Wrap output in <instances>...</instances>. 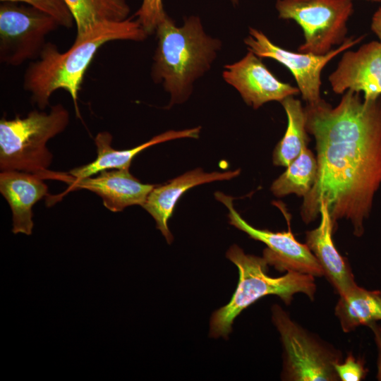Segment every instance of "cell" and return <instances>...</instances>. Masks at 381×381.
Returning a JSON list of instances; mask_svg holds the SVG:
<instances>
[{"instance_id":"cell-18","label":"cell","mask_w":381,"mask_h":381,"mask_svg":"<svg viewBox=\"0 0 381 381\" xmlns=\"http://www.w3.org/2000/svg\"><path fill=\"white\" fill-rule=\"evenodd\" d=\"M343 332L381 320V291H369L358 285L339 296L334 309Z\"/></svg>"},{"instance_id":"cell-14","label":"cell","mask_w":381,"mask_h":381,"mask_svg":"<svg viewBox=\"0 0 381 381\" xmlns=\"http://www.w3.org/2000/svg\"><path fill=\"white\" fill-rule=\"evenodd\" d=\"M241 170L225 172H204L200 168L189 171L162 186H155L142 206L155 219L158 229L167 241L171 243L168 221L179 198L189 189L216 181L230 180L239 175Z\"/></svg>"},{"instance_id":"cell-25","label":"cell","mask_w":381,"mask_h":381,"mask_svg":"<svg viewBox=\"0 0 381 381\" xmlns=\"http://www.w3.org/2000/svg\"><path fill=\"white\" fill-rule=\"evenodd\" d=\"M374 335V340L377 350V375L378 380L381 381V326L374 322L368 326Z\"/></svg>"},{"instance_id":"cell-3","label":"cell","mask_w":381,"mask_h":381,"mask_svg":"<svg viewBox=\"0 0 381 381\" xmlns=\"http://www.w3.org/2000/svg\"><path fill=\"white\" fill-rule=\"evenodd\" d=\"M155 32L151 75L170 94L171 106L188 97L193 82L210 69L221 43L205 33L197 16L188 17L178 27L167 15Z\"/></svg>"},{"instance_id":"cell-21","label":"cell","mask_w":381,"mask_h":381,"mask_svg":"<svg viewBox=\"0 0 381 381\" xmlns=\"http://www.w3.org/2000/svg\"><path fill=\"white\" fill-rule=\"evenodd\" d=\"M316 157L308 147L292 161L270 187L276 197H284L294 193L304 198L312 189L317 176Z\"/></svg>"},{"instance_id":"cell-19","label":"cell","mask_w":381,"mask_h":381,"mask_svg":"<svg viewBox=\"0 0 381 381\" xmlns=\"http://www.w3.org/2000/svg\"><path fill=\"white\" fill-rule=\"evenodd\" d=\"M287 116L285 133L277 144L272 155L273 164L287 167L308 147L309 138L306 128L304 107L299 99L289 96L281 102Z\"/></svg>"},{"instance_id":"cell-20","label":"cell","mask_w":381,"mask_h":381,"mask_svg":"<svg viewBox=\"0 0 381 381\" xmlns=\"http://www.w3.org/2000/svg\"><path fill=\"white\" fill-rule=\"evenodd\" d=\"M75 25L76 36L80 37L98 23L122 21L128 18L130 6L126 0H64Z\"/></svg>"},{"instance_id":"cell-8","label":"cell","mask_w":381,"mask_h":381,"mask_svg":"<svg viewBox=\"0 0 381 381\" xmlns=\"http://www.w3.org/2000/svg\"><path fill=\"white\" fill-rule=\"evenodd\" d=\"M60 27L52 16L29 5L1 1L0 61L18 66L36 60L45 47L46 37Z\"/></svg>"},{"instance_id":"cell-4","label":"cell","mask_w":381,"mask_h":381,"mask_svg":"<svg viewBox=\"0 0 381 381\" xmlns=\"http://www.w3.org/2000/svg\"><path fill=\"white\" fill-rule=\"evenodd\" d=\"M226 257L238 267L239 280L230 302L212 315L210 330L212 337H227L234 319L265 296H278L286 305H290L294 296L299 293L312 301L315 298L317 286L311 274L290 270L281 277H270L267 274L268 263L263 257L246 254L236 245L230 247Z\"/></svg>"},{"instance_id":"cell-26","label":"cell","mask_w":381,"mask_h":381,"mask_svg":"<svg viewBox=\"0 0 381 381\" xmlns=\"http://www.w3.org/2000/svg\"><path fill=\"white\" fill-rule=\"evenodd\" d=\"M370 28L381 42V7L373 14Z\"/></svg>"},{"instance_id":"cell-27","label":"cell","mask_w":381,"mask_h":381,"mask_svg":"<svg viewBox=\"0 0 381 381\" xmlns=\"http://www.w3.org/2000/svg\"><path fill=\"white\" fill-rule=\"evenodd\" d=\"M232 1V3L236 5L238 4V0H231Z\"/></svg>"},{"instance_id":"cell-9","label":"cell","mask_w":381,"mask_h":381,"mask_svg":"<svg viewBox=\"0 0 381 381\" xmlns=\"http://www.w3.org/2000/svg\"><path fill=\"white\" fill-rule=\"evenodd\" d=\"M350 37L337 48L325 55L294 52L274 44L262 31L250 28L244 40L248 51L260 58H270L286 67L294 77L302 99L306 104L318 102L320 97L321 73L325 66L339 54L357 44L363 39Z\"/></svg>"},{"instance_id":"cell-12","label":"cell","mask_w":381,"mask_h":381,"mask_svg":"<svg viewBox=\"0 0 381 381\" xmlns=\"http://www.w3.org/2000/svg\"><path fill=\"white\" fill-rule=\"evenodd\" d=\"M329 82L336 94L348 90L363 93L365 100L381 97V42L371 41L356 51H345Z\"/></svg>"},{"instance_id":"cell-11","label":"cell","mask_w":381,"mask_h":381,"mask_svg":"<svg viewBox=\"0 0 381 381\" xmlns=\"http://www.w3.org/2000/svg\"><path fill=\"white\" fill-rule=\"evenodd\" d=\"M224 80L233 86L243 101L256 109L272 101L281 102L300 93L298 87L279 80L250 51L239 61L224 66Z\"/></svg>"},{"instance_id":"cell-15","label":"cell","mask_w":381,"mask_h":381,"mask_svg":"<svg viewBox=\"0 0 381 381\" xmlns=\"http://www.w3.org/2000/svg\"><path fill=\"white\" fill-rule=\"evenodd\" d=\"M42 174L10 170L0 174V192L7 200L13 216V234L32 233V207L47 195L48 187Z\"/></svg>"},{"instance_id":"cell-6","label":"cell","mask_w":381,"mask_h":381,"mask_svg":"<svg viewBox=\"0 0 381 381\" xmlns=\"http://www.w3.org/2000/svg\"><path fill=\"white\" fill-rule=\"evenodd\" d=\"M272 320L282 346V380H339L335 365L343 361L340 350L303 327L277 304L272 307Z\"/></svg>"},{"instance_id":"cell-16","label":"cell","mask_w":381,"mask_h":381,"mask_svg":"<svg viewBox=\"0 0 381 381\" xmlns=\"http://www.w3.org/2000/svg\"><path fill=\"white\" fill-rule=\"evenodd\" d=\"M319 226L306 234V244L318 260L324 277L339 296L347 294L357 285L347 260L341 256L332 240L334 226L327 206L320 207Z\"/></svg>"},{"instance_id":"cell-7","label":"cell","mask_w":381,"mask_h":381,"mask_svg":"<svg viewBox=\"0 0 381 381\" xmlns=\"http://www.w3.org/2000/svg\"><path fill=\"white\" fill-rule=\"evenodd\" d=\"M279 18L302 28L304 42L298 52L325 55L346 40L353 0H277Z\"/></svg>"},{"instance_id":"cell-24","label":"cell","mask_w":381,"mask_h":381,"mask_svg":"<svg viewBox=\"0 0 381 381\" xmlns=\"http://www.w3.org/2000/svg\"><path fill=\"white\" fill-rule=\"evenodd\" d=\"M335 370L341 381H361L368 372L364 362L351 352L347 353L344 361L335 365Z\"/></svg>"},{"instance_id":"cell-5","label":"cell","mask_w":381,"mask_h":381,"mask_svg":"<svg viewBox=\"0 0 381 381\" xmlns=\"http://www.w3.org/2000/svg\"><path fill=\"white\" fill-rule=\"evenodd\" d=\"M69 113L61 104L51 106L49 113L33 110L25 117L0 121V169L42 174L57 179L59 172L49 170L53 155L47 142L63 132Z\"/></svg>"},{"instance_id":"cell-10","label":"cell","mask_w":381,"mask_h":381,"mask_svg":"<svg viewBox=\"0 0 381 381\" xmlns=\"http://www.w3.org/2000/svg\"><path fill=\"white\" fill-rule=\"evenodd\" d=\"M215 198L228 209L231 225L247 234L251 238L267 246L263 258L268 265L279 271H296L311 274L315 277H324L322 270L313 253L306 243L298 242L289 226L287 231L273 232L253 227L245 221L235 210L233 198L222 192H216Z\"/></svg>"},{"instance_id":"cell-23","label":"cell","mask_w":381,"mask_h":381,"mask_svg":"<svg viewBox=\"0 0 381 381\" xmlns=\"http://www.w3.org/2000/svg\"><path fill=\"white\" fill-rule=\"evenodd\" d=\"M166 16L162 0H143L135 14L136 20L148 35L155 32Z\"/></svg>"},{"instance_id":"cell-13","label":"cell","mask_w":381,"mask_h":381,"mask_svg":"<svg viewBox=\"0 0 381 381\" xmlns=\"http://www.w3.org/2000/svg\"><path fill=\"white\" fill-rule=\"evenodd\" d=\"M66 182L69 190L82 188L96 193L102 199L104 206L114 212L131 205L143 206L155 186L141 183L131 174L129 168L104 170L96 176L83 179H75L70 174Z\"/></svg>"},{"instance_id":"cell-17","label":"cell","mask_w":381,"mask_h":381,"mask_svg":"<svg viewBox=\"0 0 381 381\" xmlns=\"http://www.w3.org/2000/svg\"><path fill=\"white\" fill-rule=\"evenodd\" d=\"M200 127L181 131H168L148 141L128 150H115L111 147L112 135L107 131L99 132L94 139L97 147L96 159L85 165L71 169L69 174L75 179L93 176L104 170L129 168L133 158L143 150L166 141L190 138H198Z\"/></svg>"},{"instance_id":"cell-2","label":"cell","mask_w":381,"mask_h":381,"mask_svg":"<svg viewBox=\"0 0 381 381\" xmlns=\"http://www.w3.org/2000/svg\"><path fill=\"white\" fill-rule=\"evenodd\" d=\"M148 35L137 20L98 23L88 32L75 37L72 46L61 52L56 44L47 42L39 58L30 62L23 75V88L31 101L44 110L51 95L59 89L67 91L78 116V91L87 68L104 44L115 40L143 41Z\"/></svg>"},{"instance_id":"cell-1","label":"cell","mask_w":381,"mask_h":381,"mask_svg":"<svg viewBox=\"0 0 381 381\" xmlns=\"http://www.w3.org/2000/svg\"><path fill=\"white\" fill-rule=\"evenodd\" d=\"M304 111L306 131L315 140L318 171L303 198L302 220L315 221L324 203L334 230L344 219L361 236L381 186V97L365 100L348 90L337 106L321 99L306 104Z\"/></svg>"},{"instance_id":"cell-28","label":"cell","mask_w":381,"mask_h":381,"mask_svg":"<svg viewBox=\"0 0 381 381\" xmlns=\"http://www.w3.org/2000/svg\"><path fill=\"white\" fill-rule=\"evenodd\" d=\"M373 2H381V0H368Z\"/></svg>"},{"instance_id":"cell-22","label":"cell","mask_w":381,"mask_h":381,"mask_svg":"<svg viewBox=\"0 0 381 381\" xmlns=\"http://www.w3.org/2000/svg\"><path fill=\"white\" fill-rule=\"evenodd\" d=\"M25 3L54 17L60 26L71 28L75 22L73 16L64 0H1Z\"/></svg>"}]
</instances>
